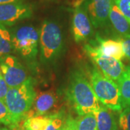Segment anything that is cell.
Returning a JSON list of instances; mask_svg holds the SVG:
<instances>
[{
	"instance_id": "cell-1",
	"label": "cell",
	"mask_w": 130,
	"mask_h": 130,
	"mask_svg": "<svg viewBox=\"0 0 130 130\" xmlns=\"http://www.w3.org/2000/svg\"><path fill=\"white\" fill-rule=\"evenodd\" d=\"M67 94L79 116L95 113L101 107L91 84L79 71L71 75Z\"/></svg>"
},
{
	"instance_id": "cell-2",
	"label": "cell",
	"mask_w": 130,
	"mask_h": 130,
	"mask_svg": "<svg viewBox=\"0 0 130 130\" xmlns=\"http://www.w3.org/2000/svg\"><path fill=\"white\" fill-rule=\"evenodd\" d=\"M36 96L33 79L31 77L20 86L9 88L4 101L11 115L12 128L18 127L20 123L27 118Z\"/></svg>"
},
{
	"instance_id": "cell-3",
	"label": "cell",
	"mask_w": 130,
	"mask_h": 130,
	"mask_svg": "<svg viewBox=\"0 0 130 130\" xmlns=\"http://www.w3.org/2000/svg\"><path fill=\"white\" fill-rule=\"evenodd\" d=\"M90 83L99 102L114 111H121L119 87L115 81L106 77L100 70L94 68L91 72Z\"/></svg>"
},
{
	"instance_id": "cell-4",
	"label": "cell",
	"mask_w": 130,
	"mask_h": 130,
	"mask_svg": "<svg viewBox=\"0 0 130 130\" xmlns=\"http://www.w3.org/2000/svg\"><path fill=\"white\" fill-rule=\"evenodd\" d=\"M62 34L56 23L45 20L40 32L41 58L44 61H51L59 55L62 48Z\"/></svg>"
},
{
	"instance_id": "cell-5",
	"label": "cell",
	"mask_w": 130,
	"mask_h": 130,
	"mask_svg": "<svg viewBox=\"0 0 130 130\" xmlns=\"http://www.w3.org/2000/svg\"><path fill=\"white\" fill-rule=\"evenodd\" d=\"M14 51L27 60L36 58L38 54L39 32L31 25H23L12 33Z\"/></svg>"
},
{
	"instance_id": "cell-6",
	"label": "cell",
	"mask_w": 130,
	"mask_h": 130,
	"mask_svg": "<svg viewBox=\"0 0 130 130\" xmlns=\"http://www.w3.org/2000/svg\"><path fill=\"white\" fill-rule=\"evenodd\" d=\"M84 50L98 65L106 77L113 81H118L125 70V66L121 60L104 55L98 46L86 44Z\"/></svg>"
},
{
	"instance_id": "cell-7",
	"label": "cell",
	"mask_w": 130,
	"mask_h": 130,
	"mask_svg": "<svg viewBox=\"0 0 130 130\" xmlns=\"http://www.w3.org/2000/svg\"><path fill=\"white\" fill-rule=\"evenodd\" d=\"M0 68L9 88L20 86L30 77L18 59L11 54L0 57Z\"/></svg>"
},
{
	"instance_id": "cell-8",
	"label": "cell",
	"mask_w": 130,
	"mask_h": 130,
	"mask_svg": "<svg viewBox=\"0 0 130 130\" xmlns=\"http://www.w3.org/2000/svg\"><path fill=\"white\" fill-rule=\"evenodd\" d=\"M72 32L74 40L77 43L87 40L93 34V27L87 10L86 2L77 5L74 9Z\"/></svg>"
},
{
	"instance_id": "cell-9",
	"label": "cell",
	"mask_w": 130,
	"mask_h": 130,
	"mask_svg": "<svg viewBox=\"0 0 130 130\" xmlns=\"http://www.w3.org/2000/svg\"><path fill=\"white\" fill-rule=\"evenodd\" d=\"M32 14L31 6L23 2L0 5V24L11 26Z\"/></svg>"
},
{
	"instance_id": "cell-10",
	"label": "cell",
	"mask_w": 130,
	"mask_h": 130,
	"mask_svg": "<svg viewBox=\"0 0 130 130\" xmlns=\"http://www.w3.org/2000/svg\"><path fill=\"white\" fill-rule=\"evenodd\" d=\"M113 0H86L87 10L95 28H105L109 24V13Z\"/></svg>"
},
{
	"instance_id": "cell-11",
	"label": "cell",
	"mask_w": 130,
	"mask_h": 130,
	"mask_svg": "<svg viewBox=\"0 0 130 130\" xmlns=\"http://www.w3.org/2000/svg\"><path fill=\"white\" fill-rule=\"evenodd\" d=\"M58 100L57 94L53 91L41 92L36 95L32 105L34 110L28 113L27 118L34 116L51 115V111L58 108Z\"/></svg>"
},
{
	"instance_id": "cell-12",
	"label": "cell",
	"mask_w": 130,
	"mask_h": 130,
	"mask_svg": "<svg viewBox=\"0 0 130 130\" xmlns=\"http://www.w3.org/2000/svg\"><path fill=\"white\" fill-rule=\"evenodd\" d=\"M96 41L98 43L97 46L104 55L115 58L118 60H121L125 56L120 40L103 39L97 35Z\"/></svg>"
},
{
	"instance_id": "cell-13",
	"label": "cell",
	"mask_w": 130,
	"mask_h": 130,
	"mask_svg": "<svg viewBox=\"0 0 130 130\" xmlns=\"http://www.w3.org/2000/svg\"><path fill=\"white\" fill-rule=\"evenodd\" d=\"M109 20L113 27L121 36H129L130 24L126 19L124 14L121 13L120 9L116 6L114 0L112 3L111 11L109 13Z\"/></svg>"
},
{
	"instance_id": "cell-14",
	"label": "cell",
	"mask_w": 130,
	"mask_h": 130,
	"mask_svg": "<svg viewBox=\"0 0 130 130\" xmlns=\"http://www.w3.org/2000/svg\"><path fill=\"white\" fill-rule=\"evenodd\" d=\"M94 114L96 118L98 130H117L116 118L111 109L101 106Z\"/></svg>"
},
{
	"instance_id": "cell-15",
	"label": "cell",
	"mask_w": 130,
	"mask_h": 130,
	"mask_svg": "<svg viewBox=\"0 0 130 130\" xmlns=\"http://www.w3.org/2000/svg\"><path fill=\"white\" fill-rule=\"evenodd\" d=\"M116 83L119 90L123 109L130 108V66L126 67L124 72Z\"/></svg>"
},
{
	"instance_id": "cell-16",
	"label": "cell",
	"mask_w": 130,
	"mask_h": 130,
	"mask_svg": "<svg viewBox=\"0 0 130 130\" xmlns=\"http://www.w3.org/2000/svg\"><path fill=\"white\" fill-rule=\"evenodd\" d=\"M13 51L12 33L5 25L0 24V57L9 55Z\"/></svg>"
},
{
	"instance_id": "cell-17",
	"label": "cell",
	"mask_w": 130,
	"mask_h": 130,
	"mask_svg": "<svg viewBox=\"0 0 130 130\" xmlns=\"http://www.w3.org/2000/svg\"><path fill=\"white\" fill-rule=\"evenodd\" d=\"M51 119V115L34 116L24 120L23 124L30 130H45Z\"/></svg>"
},
{
	"instance_id": "cell-18",
	"label": "cell",
	"mask_w": 130,
	"mask_h": 130,
	"mask_svg": "<svg viewBox=\"0 0 130 130\" xmlns=\"http://www.w3.org/2000/svg\"><path fill=\"white\" fill-rule=\"evenodd\" d=\"M77 130H98L94 113L79 116L77 118Z\"/></svg>"
},
{
	"instance_id": "cell-19",
	"label": "cell",
	"mask_w": 130,
	"mask_h": 130,
	"mask_svg": "<svg viewBox=\"0 0 130 130\" xmlns=\"http://www.w3.org/2000/svg\"><path fill=\"white\" fill-rule=\"evenodd\" d=\"M65 119V114L62 111L51 114L50 121L45 130H61Z\"/></svg>"
},
{
	"instance_id": "cell-20",
	"label": "cell",
	"mask_w": 130,
	"mask_h": 130,
	"mask_svg": "<svg viewBox=\"0 0 130 130\" xmlns=\"http://www.w3.org/2000/svg\"><path fill=\"white\" fill-rule=\"evenodd\" d=\"M0 124L4 125L10 126L12 127V122L9 109L7 106L5 101L0 100Z\"/></svg>"
},
{
	"instance_id": "cell-21",
	"label": "cell",
	"mask_w": 130,
	"mask_h": 130,
	"mask_svg": "<svg viewBox=\"0 0 130 130\" xmlns=\"http://www.w3.org/2000/svg\"><path fill=\"white\" fill-rule=\"evenodd\" d=\"M119 124L122 130H130V108H126L121 111L119 118Z\"/></svg>"
},
{
	"instance_id": "cell-22",
	"label": "cell",
	"mask_w": 130,
	"mask_h": 130,
	"mask_svg": "<svg viewBox=\"0 0 130 130\" xmlns=\"http://www.w3.org/2000/svg\"><path fill=\"white\" fill-rule=\"evenodd\" d=\"M114 2L130 24V0H114Z\"/></svg>"
},
{
	"instance_id": "cell-23",
	"label": "cell",
	"mask_w": 130,
	"mask_h": 130,
	"mask_svg": "<svg viewBox=\"0 0 130 130\" xmlns=\"http://www.w3.org/2000/svg\"><path fill=\"white\" fill-rule=\"evenodd\" d=\"M61 130H77V119L70 115L67 116Z\"/></svg>"
},
{
	"instance_id": "cell-24",
	"label": "cell",
	"mask_w": 130,
	"mask_h": 130,
	"mask_svg": "<svg viewBox=\"0 0 130 130\" xmlns=\"http://www.w3.org/2000/svg\"><path fill=\"white\" fill-rule=\"evenodd\" d=\"M9 88V86L7 85L6 81L5 80L0 68V100H3V101L5 100Z\"/></svg>"
},
{
	"instance_id": "cell-25",
	"label": "cell",
	"mask_w": 130,
	"mask_h": 130,
	"mask_svg": "<svg viewBox=\"0 0 130 130\" xmlns=\"http://www.w3.org/2000/svg\"><path fill=\"white\" fill-rule=\"evenodd\" d=\"M119 40L122 43L123 50L125 56H126V57L130 59V35L121 36L119 38Z\"/></svg>"
},
{
	"instance_id": "cell-26",
	"label": "cell",
	"mask_w": 130,
	"mask_h": 130,
	"mask_svg": "<svg viewBox=\"0 0 130 130\" xmlns=\"http://www.w3.org/2000/svg\"><path fill=\"white\" fill-rule=\"evenodd\" d=\"M23 1L24 0H0V5L13 3V2H23Z\"/></svg>"
},
{
	"instance_id": "cell-27",
	"label": "cell",
	"mask_w": 130,
	"mask_h": 130,
	"mask_svg": "<svg viewBox=\"0 0 130 130\" xmlns=\"http://www.w3.org/2000/svg\"><path fill=\"white\" fill-rule=\"evenodd\" d=\"M19 130H30L29 129H28L27 127H25V126L22 125L20 126V128H19Z\"/></svg>"
},
{
	"instance_id": "cell-28",
	"label": "cell",
	"mask_w": 130,
	"mask_h": 130,
	"mask_svg": "<svg viewBox=\"0 0 130 130\" xmlns=\"http://www.w3.org/2000/svg\"><path fill=\"white\" fill-rule=\"evenodd\" d=\"M0 130H11L10 129L6 128V127H0Z\"/></svg>"
}]
</instances>
